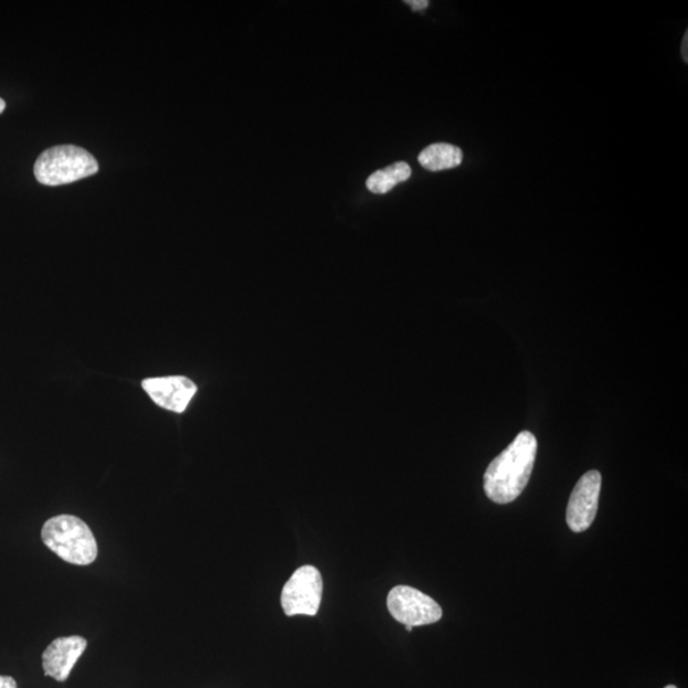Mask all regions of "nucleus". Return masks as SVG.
Here are the masks:
<instances>
[{
  "instance_id": "obj_1",
  "label": "nucleus",
  "mask_w": 688,
  "mask_h": 688,
  "mask_svg": "<svg viewBox=\"0 0 688 688\" xmlns=\"http://www.w3.org/2000/svg\"><path fill=\"white\" fill-rule=\"evenodd\" d=\"M538 444L529 431H521L514 442L490 463L484 476L485 493L500 505L516 501L532 476Z\"/></svg>"
},
{
  "instance_id": "obj_4",
  "label": "nucleus",
  "mask_w": 688,
  "mask_h": 688,
  "mask_svg": "<svg viewBox=\"0 0 688 688\" xmlns=\"http://www.w3.org/2000/svg\"><path fill=\"white\" fill-rule=\"evenodd\" d=\"M322 596V578L317 568H298L289 578L281 594L286 616H317Z\"/></svg>"
},
{
  "instance_id": "obj_15",
  "label": "nucleus",
  "mask_w": 688,
  "mask_h": 688,
  "mask_svg": "<svg viewBox=\"0 0 688 688\" xmlns=\"http://www.w3.org/2000/svg\"><path fill=\"white\" fill-rule=\"evenodd\" d=\"M405 628H407V632L411 633L412 632V626H405Z\"/></svg>"
},
{
  "instance_id": "obj_7",
  "label": "nucleus",
  "mask_w": 688,
  "mask_h": 688,
  "mask_svg": "<svg viewBox=\"0 0 688 688\" xmlns=\"http://www.w3.org/2000/svg\"><path fill=\"white\" fill-rule=\"evenodd\" d=\"M145 392L160 407L182 413L193 400L198 388L186 377H165L144 380Z\"/></svg>"
},
{
  "instance_id": "obj_9",
  "label": "nucleus",
  "mask_w": 688,
  "mask_h": 688,
  "mask_svg": "<svg viewBox=\"0 0 688 688\" xmlns=\"http://www.w3.org/2000/svg\"><path fill=\"white\" fill-rule=\"evenodd\" d=\"M462 161V149L446 144L431 145L419 156V162L422 168L428 171H442L458 168Z\"/></svg>"
},
{
  "instance_id": "obj_6",
  "label": "nucleus",
  "mask_w": 688,
  "mask_h": 688,
  "mask_svg": "<svg viewBox=\"0 0 688 688\" xmlns=\"http://www.w3.org/2000/svg\"><path fill=\"white\" fill-rule=\"evenodd\" d=\"M602 476L599 470H590L579 479L571 493L567 521L573 532L582 533L593 525L599 511Z\"/></svg>"
},
{
  "instance_id": "obj_2",
  "label": "nucleus",
  "mask_w": 688,
  "mask_h": 688,
  "mask_svg": "<svg viewBox=\"0 0 688 688\" xmlns=\"http://www.w3.org/2000/svg\"><path fill=\"white\" fill-rule=\"evenodd\" d=\"M41 540L57 558L72 565L87 567L97 559L93 530L77 517L57 516L49 519L41 530Z\"/></svg>"
},
{
  "instance_id": "obj_16",
  "label": "nucleus",
  "mask_w": 688,
  "mask_h": 688,
  "mask_svg": "<svg viewBox=\"0 0 688 688\" xmlns=\"http://www.w3.org/2000/svg\"><path fill=\"white\" fill-rule=\"evenodd\" d=\"M665 688H677L675 685H668Z\"/></svg>"
},
{
  "instance_id": "obj_3",
  "label": "nucleus",
  "mask_w": 688,
  "mask_h": 688,
  "mask_svg": "<svg viewBox=\"0 0 688 688\" xmlns=\"http://www.w3.org/2000/svg\"><path fill=\"white\" fill-rule=\"evenodd\" d=\"M98 172V162L85 148L56 146L39 156L33 168L40 184L60 187L86 179Z\"/></svg>"
},
{
  "instance_id": "obj_10",
  "label": "nucleus",
  "mask_w": 688,
  "mask_h": 688,
  "mask_svg": "<svg viewBox=\"0 0 688 688\" xmlns=\"http://www.w3.org/2000/svg\"><path fill=\"white\" fill-rule=\"evenodd\" d=\"M411 176L412 170L407 162H395L388 166L387 169L372 173L367 181V186L371 193L385 194L391 192L395 186L407 181Z\"/></svg>"
},
{
  "instance_id": "obj_5",
  "label": "nucleus",
  "mask_w": 688,
  "mask_h": 688,
  "mask_svg": "<svg viewBox=\"0 0 688 688\" xmlns=\"http://www.w3.org/2000/svg\"><path fill=\"white\" fill-rule=\"evenodd\" d=\"M387 606L393 618L405 626L436 624L443 617L438 603L412 586L393 588L388 594Z\"/></svg>"
},
{
  "instance_id": "obj_11",
  "label": "nucleus",
  "mask_w": 688,
  "mask_h": 688,
  "mask_svg": "<svg viewBox=\"0 0 688 688\" xmlns=\"http://www.w3.org/2000/svg\"><path fill=\"white\" fill-rule=\"evenodd\" d=\"M405 3L411 6L413 11H424L430 4L427 0H407Z\"/></svg>"
},
{
  "instance_id": "obj_12",
  "label": "nucleus",
  "mask_w": 688,
  "mask_h": 688,
  "mask_svg": "<svg viewBox=\"0 0 688 688\" xmlns=\"http://www.w3.org/2000/svg\"><path fill=\"white\" fill-rule=\"evenodd\" d=\"M0 688H17L14 678L10 676H0Z\"/></svg>"
},
{
  "instance_id": "obj_14",
  "label": "nucleus",
  "mask_w": 688,
  "mask_h": 688,
  "mask_svg": "<svg viewBox=\"0 0 688 688\" xmlns=\"http://www.w3.org/2000/svg\"><path fill=\"white\" fill-rule=\"evenodd\" d=\"M6 110V102L4 99L0 98V114H2Z\"/></svg>"
},
{
  "instance_id": "obj_8",
  "label": "nucleus",
  "mask_w": 688,
  "mask_h": 688,
  "mask_svg": "<svg viewBox=\"0 0 688 688\" xmlns=\"http://www.w3.org/2000/svg\"><path fill=\"white\" fill-rule=\"evenodd\" d=\"M87 649V641L82 636L57 637L43 654L45 676L65 682L82 654Z\"/></svg>"
},
{
  "instance_id": "obj_13",
  "label": "nucleus",
  "mask_w": 688,
  "mask_h": 688,
  "mask_svg": "<svg viewBox=\"0 0 688 688\" xmlns=\"http://www.w3.org/2000/svg\"><path fill=\"white\" fill-rule=\"evenodd\" d=\"M682 57H684V61L687 63L688 62V32H686V35L684 38Z\"/></svg>"
}]
</instances>
